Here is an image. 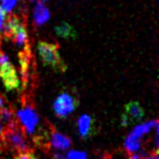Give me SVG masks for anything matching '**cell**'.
Returning a JSON list of instances; mask_svg holds the SVG:
<instances>
[{"label":"cell","mask_w":159,"mask_h":159,"mask_svg":"<svg viewBox=\"0 0 159 159\" xmlns=\"http://www.w3.org/2000/svg\"><path fill=\"white\" fill-rule=\"evenodd\" d=\"M3 141L11 149L18 151L20 153L29 152V145L26 140L22 127H19L17 122L8 125L6 130L3 133Z\"/></svg>","instance_id":"cell-1"},{"label":"cell","mask_w":159,"mask_h":159,"mask_svg":"<svg viewBox=\"0 0 159 159\" xmlns=\"http://www.w3.org/2000/svg\"><path fill=\"white\" fill-rule=\"evenodd\" d=\"M37 52L44 66H48L53 70H66V66L58 52L57 44L49 43L47 41H39L37 43Z\"/></svg>","instance_id":"cell-2"},{"label":"cell","mask_w":159,"mask_h":159,"mask_svg":"<svg viewBox=\"0 0 159 159\" xmlns=\"http://www.w3.org/2000/svg\"><path fill=\"white\" fill-rule=\"evenodd\" d=\"M79 106V101L76 97L69 93H61L56 99L53 104V110L56 115L60 118H66L73 113Z\"/></svg>","instance_id":"cell-3"},{"label":"cell","mask_w":159,"mask_h":159,"mask_svg":"<svg viewBox=\"0 0 159 159\" xmlns=\"http://www.w3.org/2000/svg\"><path fill=\"white\" fill-rule=\"evenodd\" d=\"M17 118L22 125L23 130H25L29 134L34 133L35 128L39 124V117L31 106H25L20 109L17 112Z\"/></svg>","instance_id":"cell-4"},{"label":"cell","mask_w":159,"mask_h":159,"mask_svg":"<svg viewBox=\"0 0 159 159\" xmlns=\"http://www.w3.org/2000/svg\"><path fill=\"white\" fill-rule=\"evenodd\" d=\"M0 78L8 91L15 90L19 87V79L11 62L0 66Z\"/></svg>","instance_id":"cell-5"},{"label":"cell","mask_w":159,"mask_h":159,"mask_svg":"<svg viewBox=\"0 0 159 159\" xmlns=\"http://www.w3.org/2000/svg\"><path fill=\"white\" fill-rule=\"evenodd\" d=\"M144 117V110L138 102H130L125 106V112L122 115V125H127L138 122Z\"/></svg>","instance_id":"cell-6"},{"label":"cell","mask_w":159,"mask_h":159,"mask_svg":"<svg viewBox=\"0 0 159 159\" xmlns=\"http://www.w3.org/2000/svg\"><path fill=\"white\" fill-rule=\"evenodd\" d=\"M79 132L83 138H89L90 136L94 135L95 127L93 118L89 115H82L78 121Z\"/></svg>","instance_id":"cell-7"},{"label":"cell","mask_w":159,"mask_h":159,"mask_svg":"<svg viewBox=\"0 0 159 159\" xmlns=\"http://www.w3.org/2000/svg\"><path fill=\"white\" fill-rule=\"evenodd\" d=\"M49 17H51V13H49L48 8L43 2L37 3L33 9V21H34L35 25L40 26L47 23L49 20Z\"/></svg>","instance_id":"cell-8"},{"label":"cell","mask_w":159,"mask_h":159,"mask_svg":"<svg viewBox=\"0 0 159 159\" xmlns=\"http://www.w3.org/2000/svg\"><path fill=\"white\" fill-rule=\"evenodd\" d=\"M49 142H51L52 147L57 150H66L70 147V144H72V141H70V138L62 135L61 133L57 132L56 130L52 131Z\"/></svg>","instance_id":"cell-9"},{"label":"cell","mask_w":159,"mask_h":159,"mask_svg":"<svg viewBox=\"0 0 159 159\" xmlns=\"http://www.w3.org/2000/svg\"><path fill=\"white\" fill-rule=\"evenodd\" d=\"M54 31L58 35L62 37V39H75L77 36V32L74 29V27L69 24L68 22H61L57 24L54 28Z\"/></svg>","instance_id":"cell-10"},{"label":"cell","mask_w":159,"mask_h":159,"mask_svg":"<svg viewBox=\"0 0 159 159\" xmlns=\"http://www.w3.org/2000/svg\"><path fill=\"white\" fill-rule=\"evenodd\" d=\"M12 39H13V43L17 48H24L26 47V43H27V31L26 28L22 24L15 29V31L13 33V35L11 36Z\"/></svg>","instance_id":"cell-11"},{"label":"cell","mask_w":159,"mask_h":159,"mask_svg":"<svg viewBox=\"0 0 159 159\" xmlns=\"http://www.w3.org/2000/svg\"><path fill=\"white\" fill-rule=\"evenodd\" d=\"M156 126H158L157 120L148 121V122H146L144 124H141V125H138V126H136L135 128L133 129L130 134H131V135H133L134 137L138 138V139H140L142 136L145 135L146 133H148L149 130L152 127H156Z\"/></svg>","instance_id":"cell-12"},{"label":"cell","mask_w":159,"mask_h":159,"mask_svg":"<svg viewBox=\"0 0 159 159\" xmlns=\"http://www.w3.org/2000/svg\"><path fill=\"white\" fill-rule=\"evenodd\" d=\"M20 20L18 17L12 15L9 17V19L7 20V23L4 24L3 27V31H4V35L6 36V39H11V36L13 35V33L15 31V29L20 25Z\"/></svg>","instance_id":"cell-13"},{"label":"cell","mask_w":159,"mask_h":159,"mask_svg":"<svg viewBox=\"0 0 159 159\" xmlns=\"http://www.w3.org/2000/svg\"><path fill=\"white\" fill-rule=\"evenodd\" d=\"M125 148L130 153L137 152L140 149V139L129 134V136L125 140Z\"/></svg>","instance_id":"cell-14"},{"label":"cell","mask_w":159,"mask_h":159,"mask_svg":"<svg viewBox=\"0 0 159 159\" xmlns=\"http://www.w3.org/2000/svg\"><path fill=\"white\" fill-rule=\"evenodd\" d=\"M4 122L5 124L10 125L12 123L15 122V119H14V113L12 112V110L8 108H4L2 110H0V122Z\"/></svg>","instance_id":"cell-15"},{"label":"cell","mask_w":159,"mask_h":159,"mask_svg":"<svg viewBox=\"0 0 159 159\" xmlns=\"http://www.w3.org/2000/svg\"><path fill=\"white\" fill-rule=\"evenodd\" d=\"M2 4H1V8L5 13H10L12 9L16 6L18 0H2Z\"/></svg>","instance_id":"cell-16"},{"label":"cell","mask_w":159,"mask_h":159,"mask_svg":"<svg viewBox=\"0 0 159 159\" xmlns=\"http://www.w3.org/2000/svg\"><path fill=\"white\" fill-rule=\"evenodd\" d=\"M66 159H87V154L82 151H70Z\"/></svg>","instance_id":"cell-17"},{"label":"cell","mask_w":159,"mask_h":159,"mask_svg":"<svg viewBox=\"0 0 159 159\" xmlns=\"http://www.w3.org/2000/svg\"><path fill=\"white\" fill-rule=\"evenodd\" d=\"M148 157V154L146 151H137L132 153L130 156H129V159H146Z\"/></svg>","instance_id":"cell-18"},{"label":"cell","mask_w":159,"mask_h":159,"mask_svg":"<svg viewBox=\"0 0 159 159\" xmlns=\"http://www.w3.org/2000/svg\"><path fill=\"white\" fill-rule=\"evenodd\" d=\"M5 18H6V13L3 11L1 6H0V34L3 31L4 24H5Z\"/></svg>","instance_id":"cell-19"},{"label":"cell","mask_w":159,"mask_h":159,"mask_svg":"<svg viewBox=\"0 0 159 159\" xmlns=\"http://www.w3.org/2000/svg\"><path fill=\"white\" fill-rule=\"evenodd\" d=\"M14 159H36V157L30 152H25V153H19Z\"/></svg>","instance_id":"cell-20"},{"label":"cell","mask_w":159,"mask_h":159,"mask_svg":"<svg viewBox=\"0 0 159 159\" xmlns=\"http://www.w3.org/2000/svg\"><path fill=\"white\" fill-rule=\"evenodd\" d=\"M5 108V99H4L3 96L0 95V110Z\"/></svg>","instance_id":"cell-21"},{"label":"cell","mask_w":159,"mask_h":159,"mask_svg":"<svg viewBox=\"0 0 159 159\" xmlns=\"http://www.w3.org/2000/svg\"><path fill=\"white\" fill-rule=\"evenodd\" d=\"M146 159H158V154H157V151H154L153 154H151V156L147 157Z\"/></svg>","instance_id":"cell-22"},{"label":"cell","mask_w":159,"mask_h":159,"mask_svg":"<svg viewBox=\"0 0 159 159\" xmlns=\"http://www.w3.org/2000/svg\"><path fill=\"white\" fill-rule=\"evenodd\" d=\"M2 133V126H1V122H0V134Z\"/></svg>","instance_id":"cell-23"},{"label":"cell","mask_w":159,"mask_h":159,"mask_svg":"<svg viewBox=\"0 0 159 159\" xmlns=\"http://www.w3.org/2000/svg\"><path fill=\"white\" fill-rule=\"evenodd\" d=\"M41 1H47V0H41Z\"/></svg>","instance_id":"cell-24"},{"label":"cell","mask_w":159,"mask_h":159,"mask_svg":"<svg viewBox=\"0 0 159 159\" xmlns=\"http://www.w3.org/2000/svg\"><path fill=\"white\" fill-rule=\"evenodd\" d=\"M30 1H35V0H30Z\"/></svg>","instance_id":"cell-25"},{"label":"cell","mask_w":159,"mask_h":159,"mask_svg":"<svg viewBox=\"0 0 159 159\" xmlns=\"http://www.w3.org/2000/svg\"><path fill=\"white\" fill-rule=\"evenodd\" d=\"M0 1H2V0H0Z\"/></svg>","instance_id":"cell-26"},{"label":"cell","mask_w":159,"mask_h":159,"mask_svg":"<svg viewBox=\"0 0 159 159\" xmlns=\"http://www.w3.org/2000/svg\"><path fill=\"white\" fill-rule=\"evenodd\" d=\"M0 159H2V158H0Z\"/></svg>","instance_id":"cell-27"}]
</instances>
